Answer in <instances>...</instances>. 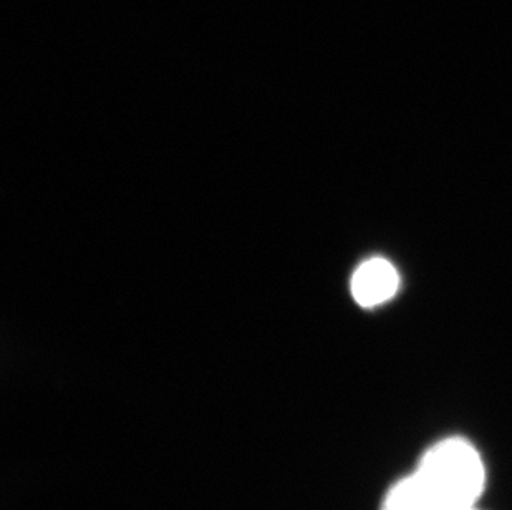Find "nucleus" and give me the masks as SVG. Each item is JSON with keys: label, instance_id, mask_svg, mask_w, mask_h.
I'll return each instance as SVG.
<instances>
[{"label": "nucleus", "instance_id": "f03ea898", "mask_svg": "<svg viewBox=\"0 0 512 510\" xmlns=\"http://www.w3.org/2000/svg\"><path fill=\"white\" fill-rule=\"evenodd\" d=\"M400 275L388 260L382 257L363 262L352 277V295L365 308L385 304L397 294Z\"/></svg>", "mask_w": 512, "mask_h": 510}, {"label": "nucleus", "instance_id": "f257e3e1", "mask_svg": "<svg viewBox=\"0 0 512 510\" xmlns=\"http://www.w3.org/2000/svg\"><path fill=\"white\" fill-rule=\"evenodd\" d=\"M413 474L441 510L478 507L488 479L478 449L463 438L441 439L426 449Z\"/></svg>", "mask_w": 512, "mask_h": 510}, {"label": "nucleus", "instance_id": "20e7f679", "mask_svg": "<svg viewBox=\"0 0 512 510\" xmlns=\"http://www.w3.org/2000/svg\"><path fill=\"white\" fill-rule=\"evenodd\" d=\"M458 510H479V507H469V509H458Z\"/></svg>", "mask_w": 512, "mask_h": 510}, {"label": "nucleus", "instance_id": "7ed1b4c3", "mask_svg": "<svg viewBox=\"0 0 512 510\" xmlns=\"http://www.w3.org/2000/svg\"><path fill=\"white\" fill-rule=\"evenodd\" d=\"M382 510H441L411 472L387 492Z\"/></svg>", "mask_w": 512, "mask_h": 510}]
</instances>
